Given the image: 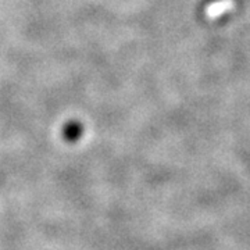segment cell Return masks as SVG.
Here are the masks:
<instances>
[{
    "label": "cell",
    "mask_w": 250,
    "mask_h": 250,
    "mask_svg": "<svg viewBox=\"0 0 250 250\" xmlns=\"http://www.w3.org/2000/svg\"><path fill=\"white\" fill-rule=\"evenodd\" d=\"M231 9V0H223L220 3H215L213 4V7H210L208 10V16L210 17H218L223 11Z\"/></svg>",
    "instance_id": "6da1fadb"
}]
</instances>
